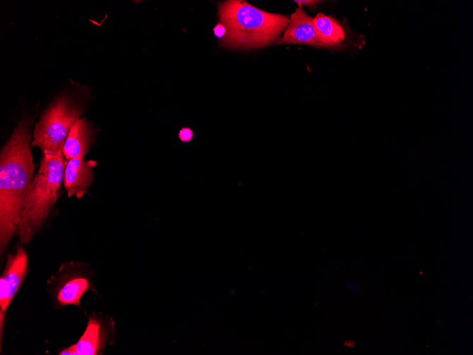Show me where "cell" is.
Wrapping results in <instances>:
<instances>
[{"label":"cell","instance_id":"3","mask_svg":"<svg viewBox=\"0 0 473 355\" xmlns=\"http://www.w3.org/2000/svg\"><path fill=\"white\" fill-rule=\"evenodd\" d=\"M67 163L62 148L43 153L28 186L16 231L23 244L31 241L58 200Z\"/></svg>","mask_w":473,"mask_h":355},{"label":"cell","instance_id":"7","mask_svg":"<svg viewBox=\"0 0 473 355\" xmlns=\"http://www.w3.org/2000/svg\"><path fill=\"white\" fill-rule=\"evenodd\" d=\"M111 319L100 313L89 315L86 327L79 339L74 344L63 349L60 355H98L111 342L113 332Z\"/></svg>","mask_w":473,"mask_h":355},{"label":"cell","instance_id":"12","mask_svg":"<svg viewBox=\"0 0 473 355\" xmlns=\"http://www.w3.org/2000/svg\"><path fill=\"white\" fill-rule=\"evenodd\" d=\"M193 136V133L189 128H183L178 133L180 140L183 142H188L191 140Z\"/></svg>","mask_w":473,"mask_h":355},{"label":"cell","instance_id":"6","mask_svg":"<svg viewBox=\"0 0 473 355\" xmlns=\"http://www.w3.org/2000/svg\"><path fill=\"white\" fill-rule=\"evenodd\" d=\"M28 271V254L21 245H18L14 253L8 254L4 269L0 278L1 343L7 310L25 280Z\"/></svg>","mask_w":473,"mask_h":355},{"label":"cell","instance_id":"4","mask_svg":"<svg viewBox=\"0 0 473 355\" xmlns=\"http://www.w3.org/2000/svg\"><path fill=\"white\" fill-rule=\"evenodd\" d=\"M82 106L67 95L57 98L41 115L33 131L32 146L43 153L62 148L73 125L80 118Z\"/></svg>","mask_w":473,"mask_h":355},{"label":"cell","instance_id":"10","mask_svg":"<svg viewBox=\"0 0 473 355\" xmlns=\"http://www.w3.org/2000/svg\"><path fill=\"white\" fill-rule=\"evenodd\" d=\"M93 136L94 130L89 122L84 118H79L71 128L62 147L66 159L84 157L90 148Z\"/></svg>","mask_w":473,"mask_h":355},{"label":"cell","instance_id":"5","mask_svg":"<svg viewBox=\"0 0 473 355\" xmlns=\"http://www.w3.org/2000/svg\"><path fill=\"white\" fill-rule=\"evenodd\" d=\"M93 271L89 264L81 261H66L47 280V291L57 308L67 305L80 306L81 299L89 291L96 292L93 286Z\"/></svg>","mask_w":473,"mask_h":355},{"label":"cell","instance_id":"1","mask_svg":"<svg viewBox=\"0 0 473 355\" xmlns=\"http://www.w3.org/2000/svg\"><path fill=\"white\" fill-rule=\"evenodd\" d=\"M32 120L23 118L0 155V251L16 234L25 195L35 169L30 149Z\"/></svg>","mask_w":473,"mask_h":355},{"label":"cell","instance_id":"11","mask_svg":"<svg viewBox=\"0 0 473 355\" xmlns=\"http://www.w3.org/2000/svg\"><path fill=\"white\" fill-rule=\"evenodd\" d=\"M313 22L322 47H338L346 40L344 26L334 18L319 13Z\"/></svg>","mask_w":473,"mask_h":355},{"label":"cell","instance_id":"2","mask_svg":"<svg viewBox=\"0 0 473 355\" xmlns=\"http://www.w3.org/2000/svg\"><path fill=\"white\" fill-rule=\"evenodd\" d=\"M218 15L226 30L221 44L234 49L262 47L275 42L290 22L287 16L264 11L241 0L221 2Z\"/></svg>","mask_w":473,"mask_h":355},{"label":"cell","instance_id":"15","mask_svg":"<svg viewBox=\"0 0 473 355\" xmlns=\"http://www.w3.org/2000/svg\"><path fill=\"white\" fill-rule=\"evenodd\" d=\"M298 4V7H302V6H314L317 4L321 2L320 1H314V0H304V1H295Z\"/></svg>","mask_w":473,"mask_h":355},{"label":"cell","instance_id":"9","mask_svg":"<svg viewBox=\"0 0 473 355\" xmlns=\"http://www.w3.org/2000/svg\"><path fill=\"white\" fill-rule=\"evenodd\" d=\"M278 43L304 44L322 47L314 25L313 18L308 16L302 7H298L291 15L283 37L278 40Z\"/></svg>","mask_w":473,"mask_h":355},{"label":"cell","instance_id":"13","mask_svg":"<svg viewBox=\"0 0 473 355\" xmlns=\"http://www.w3.org/2000/svg\"><path fill=\"white\" fill-rule=\"evenodd\" d=\"M213 32L217 38H222L224 35L226 30L223 25L220 23L215 26L213 29Z\"/></svg>","mask_w":473,"mask_h":355},{"label":"cell","instance_id":"14","mask_svg":"<svg viewBox=\"0 0 473 355\" xmlns=\"http://www.w3.org/2000/svg\"><path fill=\"white\" fill-rule=\"evenodd\" d=\"M345 287L347 289H348V290H350V291H351L354 293H362V288L359 286L356 285L353 281H347L345 284Z\"/></svg>","mask_w":473,"mask_h":355},{"label":"cell","instance_id":"8","mask_svg":"<svg viewBox=\"0 0 473 355\" xmlns=\"http://www.w3.org/2000/svg\"><path fill=\"white\" fill-rule=\"evenodd\" d=\"M94 160H86L82 157L67 161L63 184L69 198H81L93 181Z\"/></svg>","mask_w":473,"mask_h":355}]
</instances>
